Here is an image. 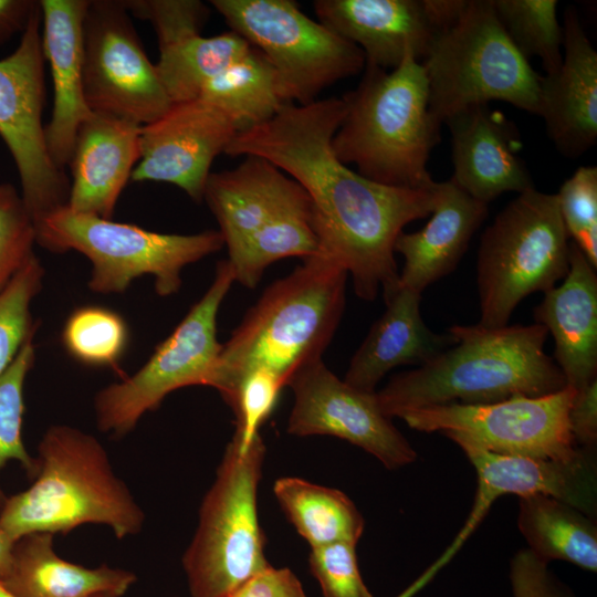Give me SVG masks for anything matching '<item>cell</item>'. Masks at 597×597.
<instances>
[{
  "label": "cell",
  "mask_w": 597,
  "mask_h": 597,
  "mask_svg": "<svg viewBox=\"0 0 597 597\" xmlns=\"http://www.w3.org/2000/svg\"><path fill=\"white\" fill-rule=\"evenodd\" d=\"M0 597H14L11 593H9L4 586L0 583Z\"/></svg>",
  "instance_id": "cell-49"
},
{
  "label": "cell",
  "mask_w": 597,
  "mask_h": 597,
  "mask_svg": "<svg viewBox=\"0 0 597 597\" xmlns=\"http://www.w3.org/2000/svg\"><path fill=\"white\" fill-rule=\"evenodd\" d=\"M507 38L525 59L538 57L546 74L563 61V27L556 0H491Z\"/></svg>",
  "instance_id": "cell-33"
},
{
  "label": "cell",
  "mask_w": 597,
  "mask_h": 597,
  "mask_svg": "<svg viewBox=\"0 0 597 597\" xmlns=\"http://www.w3.org/2000/svg\"><path fill=\"white\" fill-rule=\"evenodd\" d=\"M199 98L228 116L238 133L271 119L286 103L274 67L253 46L210 80Z\"/></svg>",
  "instance_id": "cell-30"
},
{
  "label": "cell",
  "mask_w": 597,
  "mask_h": 597,
  "mask_svg": "<svg viewBox=\"0 0 597 597\" xmlns=\"http://www.w3.org/2000/svg\"><path fill=\"white\" fill-rule=\"evenodd\" d=\"M38 452L34 482L8 496L0 512V527L13 542L33 533L66 534L90 523L108 526L118 540L142 531L144 511L94 436L54 425Z\"/></svg>",
  "instance_id": "cell-5"
},
{
  "label": "cell",
  "mask_w": 597,
  "mask_h": 597,
  "mask_svg": "<svg viewBox=\"0 0 597 597\" xmlns=\"http://www.w3.org/2000/svg\"><path fill=\"white\" fill-rule=\"evenodd\" d=\"M35 221L21 192L0 182V291L34 254Z\"/></svg>",
  "instance_id": "cell-38"
},
{
  "label": "cell",
  "mask_w": 597,
  "mask_h": 597,
  "mask_svg": "<svg viewBox=\"0 0 597 597\" xmlns=\"http://www.w3.org/2000/svg\"><path fill=\"white\" fill-rule=\"evenodd\" d=\"M575 392L566 386L540 397L434 405L406 411L399 418L413 430L457 436L492 453L570 461L582 451L568 425Z\"/></svg>",
  "instance_id": "cell-12"
},
{
  "label": "cell",
  "mask_w": 597,
  "mask_h": 597,
  "mask_svg": "<svg viewBox=\"0 0 597 597\" xmlns=\"http://www.w3.org/2000/svg\"><path fill=\"white\" fill-rule=\"evenodd\" d=\"M422 2L431 23L440 33L459 21L469 0H422Z\"/></svg>",
  "instance_id": "cell-46"
},
{
  "label": "cell",
  "mask_w": 597,
  "mask_h": 597,
  "mask_svg": "<svg viewBox=\"0 0 597 597\" xmlns=\"http://www.w3.org/2000/svg\"><path fill=\"white\" fill-rule=\"evenodd\" d=\"M569 243L556 195L535 188L519 193L481 235L476 324L505 326L527 295L556 286L569 269Z\"/></svg>",
  "instance_id": "cell-9"
},
{
  "label": "cell",
  "mask_w": 597,
  "mask_h": 597,
  "mask_svg": "<svg viewBox=\"0 0 597 597\" xmlns=\"http://www.w3.org/2000/svg\"><path fill=\"white\" fill-rule=\"evenodd\" d=\"M308 565L323 597H373L358 568L356 544L337 542L311 548Z\"/></svg>",
  "instance_id": "cell-40"
},
{
  "label": "cell",
  "mask_w": 597,
  "mask_h": 597,
  "mask_svg": "<svg viewBox=\"0 0 597 597\" xmlns=\"http://www.w3.org/2000/svg\"><path fill=\"white\" fill-rule=\"evenodd\" d=\"M570 433L582 448L595 449L597 441V379L576 390L568 411Z\"/></svg>",
  "instance_id": "cell-44"
},
{
  "label": "cell",
  "mask_w": 597,
  "mask_h": 597,
  "mask_svg": "<svg viewBox=\"0 0 597 597\" xmlns=\"http://www.w3.org/2000/svg\"><path fill=\"white\" fill-rule=\"evenodd\" d=\"M62 342L66 352L82 364L117 367L128 345V328L112 310L82 306L67 317Z\"/></svg>",
  "instance_id": "cell-34"
},
{
  "label": "cell",
  "mask_w": 597,
  "mask_h": 597,
  "mask_svg": "<svg viewBox=\"0 0 597 597\" xmlns=\"http://www.w3.org/2000/svg\"><path fill=\"white\" fill-rule=\"evenodd\" d=\"M556 197L568 237L597 268V167H578Z\"/></svg>",
  "instance_id": "cell-37"
},
{
  "label": "cell",
  "mask_w": 597,
  "mask_h": 597,
  "mask_svg": "<svg viewBox=\"0 0 597 597\" xmlns=\"http://www.w3.org/2000/svg\"><path fill=\"white\" fill-rule=\"evenodd\" d=\"M136 579L129 570L65 561L53 548V534L33 533L15 541L12 565L1 584L14 597H86L101 591L123 596Z\"/></svg>",
  "instance_id": "cell-27"
},
{
  "label": "cell",
  "mask_w": 597,
  "mask_h": 597,
  "mask_svg": "<svg viewBox=\"0 0 597 597\" xmlns=\"http://www.w3.org/2000/svg\"><path fill=\"white\" fill-rule=\"evenodd\" d=\"M233 282L229 261H219L206 293L148 360L132 376L96 394L94 410L101 431L125 436L170 392L189 386L211 387L222 345L217 338L218 312Z\"/></svg>",
  "instance_id": "cell-11"
},
{
  "label": "cell",
  "mask_w": 597,
  "mask_h": 597,
  "mask_svg": "<svg viewBox=\"0 0 597 597\" xmlns=\"http://www.w3.org/2000/svg\"><path fill=\"white\" fill-rule=\"evenodd\" d=\"M229 597H307L296 575L272 565L239 587Z\"/></svg>",
  "instance_id": "cell-43"
},
{
  "label": "cell",
  "mask_w": 597,
  "mask_h": 597,
  "mask_svg": "<svg viewBox=\"0 0 597 597\" xmlns=\"http://www.w3.org/2000/svg\"><path fill=\"white\" fill-rule=\"evenodd\" d=\"M265 446L234 436L206 493L196 533L182 555L190 597H229L271 565L258 516Z\"/></svg>",
  "instance_id": "cell-6"
},
{
  "label": "cell",
  "mask_w": 597,
  "mask_h": 597,
  "mask_svg": "<svg viewBox=\"0 0 597 597\" xmlns=\"http://www.w3.org/2000/svg\"><path fill=\"white\" fill-rule=\"evenodd\" d=\"M237 134L228 116L200 98L172 104L142 126L140 157L130 178L175 185L201 202L214 158Z\"/></svg>",
  "instance_id": "cell-17"
},
{
  "label": "cell",
  "mask_w": 597,
  "mask_h": 597,
  "mask_svg": "<svg viewBox=\"0 0 597 597\" xmlns=\"http://www.w3.org/2000/svg\"><path fill=\"white\" fill-rule=\"evenodd\" d=\"M36 243L53 253L76 251L92 265L88 289L123 293L150 275L156 293L170 296L181 287V271L224 247L218 230L193 234L159 233L138 226L80 213L66 206L35 223Z\"/></svg>",
  "instance_id": "cell-8"
},
{
  "label": "cell",
  "mask_w": 597,
  "mask_h": 597,
  "mask_svg": "<svg viewBox=\"0 0 597 597\" xmlns=\"http://www.w3.org/2000/svg\"><path fill=\"white\" fill-rule=\"evenodd\" d=\"M421 64L429 112L440 125L491 101L538 115L542 76L512 44L491 0H469L459 21L433 39Z\"/></svg>",
  "instance_id": "cell-7"
},
{
  "label": "cell",
  "mask_w": 597,
  "mask_h": 597,
  "mask_svg": "<svg viewBox=\"0 0 597 597\" xmlns=\"http://www.w3.org/2000/svg\"><path fill=\"white\" fill-rule=\"evenodd\" d=\"M128 12L148 20L156 32L159 49L185 38L200 34L209 8L198 0L123 1Z\"/></svg>",
  "instance_id": "cell-41"
},
{
  "label": "cell",
  "mask_w": 597,
  "mask_h": 597,
  "mask_svg": "<svg viewBox=\"0 0 597 597\" xmlns=\"http://www.w3.org/2000/svg\"><path fill=\"white\" fill-rule=\"evenodd\" d=\"M284 384L272 373L256 369L247 374L226 404L235 417L234 437L250 444L260 436V427L272 413Z\"/></svg>",
  "instance_id": "cell-39"
},
{
  "label": "cell",
  "mask_w": 597,
  "mask_h": 597,
  "mask_svg": "<svg viewBox=\"0 0 597 597\" xmlns=\"http://www.w3.org/2000/svg\"><path fill=\"white\" fill-rule=\"evenodd\" d=\"M563 19V61L541 77L538 116L556 149L578 158L597 142V52L574 7Z\"/></svg>",
  "instance_id": "cell-19"
},
{
  "label": "cell",
  "mask_w": 597,
  "mask_h": 597,
  "mask_svg": "<svg viewBox=\"0 0 597 597\" xmlns=\"http://www.w3.org/2000/svg\"><path fill=\"white\" fill-rule=\"evenodd\" d=\"M42 46L53 82V109L45 140L54 164L65 170L78 127L92 112L83 91L82 27L88 0H41Z\"/></svg>",
  "instance_id": "cell-21"
},
{
  "label": "cell",
  "mask_w": 597,
  "mask_h": 597,
  "mask_svg": "<svg viewBox=\"0 0 597 597\" xmlns=\"http://www.w3.org/2000/svg\"><path fill=\"white\" fill-rule=\"evenodd\" d=\"M304 191L271 161L245 156L238 167L209 175L203 200L219 224L229 256Z\"/></svg>",
  "instance_id": "cell-25"
},
{
  "label": "cell",
  "mask_w": 597,
  "mask_h": 597,
  "mask_svg": "<svg viewBox=\"0 0 597 597\" xmlns=\"http://www.w3.org/2000/svg\"><path fill=\"white\" fill-rule=\"evenodd\" d=\"M252 45L234 31L214 36L191 35L159 49L155 64L172 104L200 97L206 84Z\"/></svg>",
  "instance_id": "cell-32"
},
{
  "label": "cell",
  "mask_w": 597,
  "mask_h": 597,
  "mask_svg": "<svg viewBox=\"0 0 597 597\" xmlns=\"http://www.w3.org/2000/svg\"><path fill=\"white\" fill-rule=\"evenodd\" d=\"M357 87L343 96L344 118L332 138L343 164L389 187L429 190L436 181L427 169L440 127L428 106V81L412 53L394 70L365 65Z\"/></svg>",
  "instance_id": "cell-4"
},
{
  "label": "cell",
  "mask_w": 597,
  "mask_h": 597,
  "mask_svg": "<svg viewBox=\"0 0 597 597\" xmlns=\"http://www.w3.org/2000/svg\"><path fill=\"white\" fill-rule=\"evenodd\" d=\"M14 543L0 527V583L6 579L10 572Z\"/></svg>",
  "instance_id": "cell-47"
},
{
  "label": "cell",
  "mask_w": 597,
  "mask_h": 597,
  "mask_svg": "<svg viewBox=\"0 0 597 597\" xmlns=\"http://www.w3.org/2000/svg\"><path fill=\"white\" fill-rule=\"evenodd\" d=\"M476 472V492L470 513L452 543L431 566L429 577L448 563L483 521L494 501L506 494L519 498L542 493L593 517L597 511V476L593 449L582 448L570 461L538 460L489 452L469 441L448 436Z\"/></svg>",
  "instance_id": "cell-16"
},
{
  "label": "cell",
  "mask_w": 597,
  "mask_h": 597,
  "mask_svg": "<svg viewBox=\"0 0 597 597\" xmlns=\"http://www.w3.org/2000/svg\"><path fill=\"white\" fill-rule=\"evenodd\" d=\"M140 129L136 123L94 113L82 123L67 165L72 176L67 208L112 218L140 157Z\"/></svg>",
  "instance_id": "cell-22"
},
{
  "label": "cell",
  "mask_w": 597,
  "mask_h": 597,
  "mask_svg": "<svg viewBox=\"0 0 597 597\" xmlns=\"http://www.w3.org/2000/svg\"><path fill=\"white\" fill-rule=\"evenodd\" d=\"M517 525L528 549L545 563L565 561L597 570V527L593 517L553 496H520Z\"/></svg>",
  "instance_id": "cell-28"
},
{
  "label": "cell",
  "mask_w": 597,
  "mask_h": 597,
  "mask_svg": "<svg viewBox=\"0 0 597 597\" xmlns=\"http://www.w3.org/2000/svg\"><path fill=\"white\" fill-rule=\"evenodd\" d=\"M287 386L294 395L286 426L290 434L343 439L390 470L417 459L415 449L380 410L376 391L367 392L348 385L323 359L303 368Z\"/></svg>",
  "instance_id": "cell-15"
},
{
  "label": "cell",
  "mask_w": 597,
  "mask_h": 597,
  "mask_svg": "<svg viewBox=\"0 0 597 597\" xmlns=\"http://www.w3.org/2000/svg\"><path fill=\"white\" fill-rule=\"evenodd\" d=\"M82 39L83 91L92 113L144 126L170 108L123 1L88 0Z\"/></svg>",
  "instance_id": "cell-14"
},
{
  "label": "cell",
  "mask_w": 597,
  "mask_h": 597,
  "mask_svg": "<svg viewBox=\"0 0 597 597\" xmlns=\"http://www.w3.org/2000/svg\"><path fill=\"white\" fill-rule=\"evenodd\" d=\"M434 203L427 224L401 232L394 245L404 258L398 286L422 293L453 272L470 240L488 217V205L462 190L451 178L436 182Z\"/></svg>",
  "instance_id": "cell-24"
},
{
  "label": "cell",
  "mask_w": 597,
  "mask_h": 597,
  "mask_svg": "<svg viewBox=\"0 0 597 597\" xmlns=\"http://www.w3.org/2000/svg\"><path fill=\"white\" fill-rule=\"evenodd\" d=\"M39 8L33 0H0V46L27 28Z\"/></svg>",
  "instance_id": "cell-45"
},
{
  "label": "cell",
  "mask_w": 597,
  "mask_h": 597,
  "mask_svg": "<svg viewBox=\"0 0 597 597\" xmlns=\"http://www.w3.org/2000/svg\"><path fill=\"white\" fill-rule=\"evenodd\" d=\"M35 362V347L30 339L12 364L0 375V470L17 461L29 476L35 478L39 461L32 457L22 438L24 384ZM7 495L0 486V512Z\"/></svg>",
  "instance_id": "cell-35"
},
{
  "label": "cell",
  "mask_w": 597,
  "mask_h": 597,
  "mask_svg": "<svg viewBox=\"0 0 597 597\" xmlns=\"http://www.w3.org/2000/svg\"><path fill=\"white\" fill-rule=\"evenodd\" d=\"M318 235L306 191L268 220L228 261L234 282L255 289L266 268L291 256L303 260L317 253Z\"/></svg>",
  "instance_id": "cell-31"
},
{
  "label": "cell",
  "mask_w": 597,
  "mask_h": 597,
  "mask_svg": "<svg viewBox=\"0 0 597 597\" xmlns=\"http://www.w3.org/2000/svg\"><path fill=\"white\" fill-rule=\"evenodd\" d=\"M318 22L357 45L367 66L391 71L427 55L439 33L422 0H316Z\"/></svg>",
  "instance_id": "cell-20"
},
{
  "label": "cell",
  "mask_w": 597,
  "mask_h": 597,
  "mask_svg": "<svg viewBox=\"0 0 597 597\" xmlns=\"http://www.w3.org/2000/svg\"><path fill=\"white\" fill-rule=\"evenodd\" d=\"M451 135L454 182L489 205L500 195L533 189L516 125L489 104L470 106L444 122Z\"/></svg>",
  "instance_id": "cell-18"
},
{
  "label": "cell",
  "mask_w": 597,
  "mask_h": 597,
  "mask_svg": "<svg viewBox=\"0 0 597 597\" xmlns=\"http://www.w3.org/2000/svg\"><path fill=\"white\" fill-rule=\"evenodd\" d=\"M273 492L289 521L311 548L337 542L357 544L364 533L362 513L337 489L284 476L274 482Z\"/></svg>",
  "instance_id": "cell-29"
},
{
  "label": "cell",
  "mask_w": 597,
  "mask_h": 597,
  "mask_svg": "<svg viewBox=\"0 0 597 597\" xmlns=\"http://www.w3.org/2000/svg\"><path fill=\"white\" fill-rule=\"evenodd\" d=\"M231 31L274 67L286 103L306 105L336 82L365 69L363 51L292 0H211Z\"/></svg>",
  "instance_id": "cell-10"
},
{
  "label": "cell",
  "mask_w": 597,
  "mask_h": 597,
  "mask_svg": "<svg viewBox=\"0 0 597 597\" xmlns=\"http://www.w3.org/2000/svg\"><path fill=\"white\" fill-rule=\"evenodd\" d=\"M44 53L39 8L17 49L0 60V137L18 169L21 196L35 223L67 205L70 181L52 160L42 114Z\"/></svg>",
  "instance_id": "cell-13"
},
{
  "label": "cell",
  "mask_w": 597,
  "mask_h": 597,
  "mask_svg": "<svg viewBox=\"0 0 597 597\" xmlns=\"http://www.w3.org/2000/svg\"><path fill=\"white\" fill-rule=\"evenodd\" d=\"M86 597H122L121 595L112 591H101Z\"/></svg>",
  "instance_id": "cell-48"
},
{
  "label": "cell",
  "mask_w": 597,
  "mask_h": 597,
  "mask_svg": "<svg viewBox=\"0 0 597 597\" xmlns=\"http://www.w3.org/2000/svg\"><path fill=\"white\" fill-rule=\"evenodd\" d=\"M345 112L343 97L285 103L271 119L238 133L224 154L262 157L298 182L312 201L317 253L350 274L359 298L374 301L379 290L385 298L398 287L395 241L432 212L434 186L380 185L338 160L332 138Z\"/></svg>",
  "instance_id": "cell-1"
},
{
  "label": "cell",
  "mask_w": 597,
  "mask_h": 597,
  "mask_svg": "<svg viewBox=\"0 0 597 597\" xmlns=\"http://www.w3.org/2000/svg\"><path fill=\"white\" fill-rule=\"evenodd\" d=\"M534 318L554 338V360L567 386L578 390L597 379V274L575 243L566 276L544 292Z\"/></svg>",
  "instance_id": "cell-23"
},
{
  "label": "cell",
  "mask_w": 597,
  "mask_h": 597,
  "mask_svg": "<svg viewBox=\"0 0 597 597\" xmlns=\"http://www.w3.org/2000/svg\"><path fill=\"white\" fill-rule=\"evenodd\" d=\"M384 300L385 312L353 355L344 377L345 383L367 392H375L392 368L423 365L454 343L449 333L437 334L426 325L420 293L398 286Z\"/></svg>",
  "instance_id": "cell-26"
},
{
  "label": "cell",
  "mask_w": 597,
  "mask_h": 597,
  "mask_svg": "<svg viewBox=\"0 0 597 597\" xmlns=\"http://www.w3.org/2000/svg\"><path fill=\"white\" fill-rule=\"evenodd\" d=\"M44 273L33 254L0 291V375L33 339L38 324L33 322L31 304L42 289Z\"/></svg>",
  "instance_id": "cell-36"
},
{
  "label": "cell",
  "mask_w": 597,
  "mask_h": 597,
  "mask_svg": "<svg viewBox=\"0 0 597 597\" xmlns=\"http://www.w3.org/2000/svg\"><path fill=\"white\" fill-rule=\"evenodd\" d=\"M347 276L315 253L270 284L221 345L211 387L227 401L253 370H268L286 387L322 360L344 314Z\"/></svg>",
  "instance_id": "cell-3"
},
{
  "label": "cell",
  "mask_w": 597,
  "mask_h": 597,
  "mask_svg": "<svg viewBox=\"0 0 597 597\" xmlns=\"http://www.w3.org/2000/svg\"><path fill=\"white\" fill-rule=\"evenodd\" d=\"M448 333L454 342L451 346L426 364L395 375L376 391L385 416L399 418L412 409L450 402L540 397L567 386L544 350L548 332L541 324L453 325Z\"/></svg>",
  "instance_id": "cell-2"
},
{
  "label": "cell",
  "mask_w": 597,
  "mask_h": 597,
  "mask_svg": "<svg viewBox=\"0 0 597 597\" xmlns=\"http://www.w3.org/2000/svg\"><path fill=\"white\" fill-rule=\"evenodd\" d=\"M510 582L514 597H573L548 570V564L528 548L513 556Z\"/></svg>",
  "instance_id": "cell-42"
}]
</instances>
